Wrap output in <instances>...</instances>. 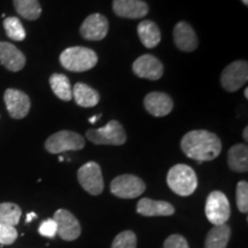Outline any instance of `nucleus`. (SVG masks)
I'll list each match as a JSON object with an SVG mask.
<instances>
[{"mask_svg":"<svg viewBox=\"0 0 248 248\" xmlns=\"http://www.w3.org/2000/svg\"><path fill=\"white\" fill-rule=\"evenodd\" d=\"M204 214L212 224H225L231 216L230 202L226 195L221 191H213L206 200Z\"/></svg>","mask_w":248,"mask_h":248,"instance_id":"423d86ee","label":"nucleus"},{"mask_svg":"<svg viewBox=\"0 0 248 248\" xmlns=\"http://www.w3.org/2000/svg\"><path fill=\"white\" fill-rule=\"evenodd\" d=\"M138 36L142 45L147 48H154L161 42V31L152 21L145 20L138 24Z\"/></svg>","mask_w":248,"mask_h":248,"instance_id":"412c9836","label":"nucleus"},{"mask_svg":"<svg viewBox=\"0 0 248 248\" xmlns=\"http://www.w3.org/2000/svg\"><path fill=\"white\" fill-rule=\"evenodd\" d=\"M146 190V185L135 175H121L110 183V192L121 199H135Z\"/></svg>","mask_w":248,"mask_h":248,"instance_id":"0eeeda50","label":"nucleus"},{"mask_svg":"<svg viewBox=\"0 0 248 248\" xmlns=\"http://www.w3.org/2000/svg\"><path fill=\"white\" fill-rule=\"evenodd\" d=\"M60 63L64 69L74 73L92 69L98 63V55L91 48L83 46L68 47L60 55Z\"/></svg>","mask_w":248,"mask_h":248,"instance_id":"f03ea898","label":"nucleus"},{"mask_svg":"<svg viewBox=\"0 0 248 248\" xmlns=\"http://www.w3.org/2000/svg\"><path fill=\"white\" fill-rule=\"evenodd\" d=\"M17 239L15 226L0 225V245H12Z\"/></svg>","mask_w":248,"mask_h":248,"instance_id":"c85d7f7f","label":"nucleus"},{"mask_svg":"<svg viewBox=\"0 0 248 248\" xmlns=\"http://www.w3.org/2000/svg\"><path fill=\"white\" fill-rule=\"evenodd\" d=\"M167 184L176 194L188 197L197 190L198 177L191 167L179 163L170 168L167 175Z\"/></svg>","mask_w":248,"mask_h":248,"instance_id":"7ed1b4c3","label":"nucleus"},{"mask_svg":"<svg viewBox=\"0 0 248 248\" xmlns=\"http://www.w3.org/2000/svg\"><path fill=\"white\" fill-rule=\"evenodd\" d=\"M241 2H243V4L246 5V6L248 5V0H241Z\"/></svg>","mask_w":248,"mask_h":248,"instance_id":"c9c22d12","label":"nucleus"},{"mask_svg":"<svg viewBox=\"0 0 248 248\" xmlns=\"http://www.w3.org/2000/svg\"><path fill=\"white\" fill-rule=\"evenodd\" d=\"M248 80V63L245 60L232 62L224 68L221 76V84L228 92H235L243 88Z\"/></svg>","mask_w":248,"mask_h":248,"instance_id":"1a4fd4ad","label":"nucleus"},{"mask_svg":"<svg viewBox=\"0 0 248 248\" xmlns=\"http://www.w3.org/2000/svg\"><path fill=\"white\" fill-rule=\"evenodd\" d=\"M231 237V228L228 224L214 225L206 237L204 248H226Z\"/></svg>","mask_w":248,"mask_h":248,"instance_id":"4be33fe9","label":"nucleus"},{"mask_svg":"<svg viewBox=\"0 0 248 248\" xmlns=\"http://www.w3.org/2000/svg\"><path fill=\"white\" fill-rule=\"evenodd\" d=\"M0 63L6 69L16 73L26 66V57L12 43L0 42Z\"/></svg>","mask_w":248,"mask_h":248,"instance_id":"dca6fc26","label":"nucleus"},{"mask_svg":"<svg viewBox=\"0 0 248 248\" xmlns=\"http://www.w3.org/2000/svg\"><path fill=\"white\" fill-rule=\"evenodd\" d=\"M145 108L151 115L163 117L171 113L173 108L172 99L163 92H151L144 99Z\"/></svg>","mask_w":248,"mask_h":248,"instance_id":"2eb2a0df","label":"nucleus"},{"mask_svg":"<svg viewBox=\"0 0 248 248\" xmlns=\"http://www.w3.org/2000/svg\"><path fill=\"white\" fill-rule=\"evenodd\" d=\"M132 70L140 78L157 80L163 75V64L154 55L144 54L133 62Z\"/></svg>","mask_w":248,"mask_h":248,"instance_id":"f8f14e48","label":"nucleus"},{"mask_svg":"<svg viewBox=\"0 0 248 248\" xmlns=\"http://www.w3.org/2000/svg\"><path fill=\"white\" fill-rule=\"evenodd\" d=\"M49 85L54 94L61 100L69 101L73 99V88L70 80L63 74H53L49 77Z\"/></svg>","mask_w":248,"mask_h":248,"instance_id":"5701e85b","label":"nucleus"},{"mask_svg":"<svg viewBox=\"0 0 248 248\" xmlns=\"http://www.w3.org/2000/svg\"><path fill=\"white\" fill-rule=\"evenodd\" d=\"M228 163L232 171L247 172L248 147L246 144H235L228 152Z\"/></svg>","mask_w":248,"mask_h":248,"instance_id":"6ab92c4d","label":"nucleus"},{"mask_svg":"<svg viewBox=\"0 0 248 248\" xmlns=\"http://www.w3.org/2000/svg\"><path fill=\"white\" fill-rule=\"evenodd\" d=\"M245 98H248V89H245Z\"/></svg>","mask_w":248,"mask_h":248,"instance_id":"f704fd0d","label":"nucleus"},{"mask_svg":"<svg viewBox=\"0 0 248 248\" xmlns=\"http://www.w3.org/2000/svg\"><path fill=\"white\" fill-rule=\"evenodd\" d=\"M137 213L142 216H170L175 214V207L167 201L152 200L150 198H142L137 204Z\"/></svg>","mask_w":248,"mask_h":248,"instance_id":"a211bd4d","label":"nucleus"},{"mask_svg":"<svg viewBox=\"0 0 248 248\" xmlns=\"http://www.w3.org/2000/svg\"><path fill=\"white\" fill-rule=\"evenodd\" d=\"M113 11L117 16L136 20L146 16L150 8L142 0H114Z\"/></svg>","mask_w":248,"mask_h":248,"instance_id":"4468645a","label":"nucleus"},{"mask_svg":"<svg viewBox=\"0 0 248 248\" xmlns=\"http://www.w3.org/2000/svg\"><path fill=\"white\" fill-rule=\"evenodd\" d=\"M4 28L7 36L15 42H22L26 38V30L23 24L17 17H6L4 20Z\"/></svg>","mask_w":248,"mask_h":248,"instance_id":"a878e982","label":"nucleus"},{"mask_svg":"<svg viewBox=\"0 0 248 248\" xmlns=\"http://www.w3.org/2000/svg\"><path fill=\"white\" fill-rule=\"evenodd\" d=\"M59 161H63V157H62V156H59Z\"/></svg>","mask_w":248,"mask_h":248,"instance_id":"e433bc0d","label":"nucleus"},{"mask_svg":"<svg viewBox=\"0 0 248 248\" xmlns=\"http://www.w3.org/2000/svg\"><path fill=\"white\" fill-rule=\"evenodd\" d=\"M77 178L80 186L91 195H99L104 191V177L100 166L97 162L83 164L77 171Z\"/></svg>","mask_w":248,"mask_h":248,"instance_id":"6e6552de","label":"nucleus"},{"mask_svg":"<svg viewBox=\"0 0 248 248\" xmlns=\"http://www.w3.org/2000/svg\"><path fill=\"white\" fill-rule=\"evenodd\" d=\"M36 217H37V215H36L35 213H29V214H28V215H27L26 222H27V223H30L31 221H32L33 218H36Z\"/></svg>","mask_w":248,"mask_h":248,"instance_id":"2f4dec72","label":"nucleus"},{"mask_svg":"<svg viewBox=\"0 0 248 248\" xmlns=\"http://www.w3.org/2000/svg\"><path fill=\"white\" fill-rule=\"evenodd\" d=\"M100 117H101V115H95V116H93V117H91V119L89 120V122H90V123L97 122L98 120H100Z\"/></svg>","mask_w":248,"mask_h":248,"instance_id":"473e14b6","label":"nucleus"},{"mask_svg":"<svg viewBox=\"0 0 248 248\" xmlns=\"http://www.w3.org/2000/svg\"><path fill=\"white\" fill-rule=\"evenodd\" d=\"M137 237L132 231H123L113 240L111 248H136Z\"/></svg>","mask_w":248,"mask_h":248,"instance_id":"bb28decb","label":"nucleus"},{"mask_svg":"<svg viewBox=\"0 0 248 248\" xmlns=\"http://www.w3.org/2000/svg\"><path fill=\"white\" fill-rule=\"evenodd\" d=\"M4 100L9 115L13 119H24L29 113L31 107L30 98L20 90L7 89L5 91Z\"/></svg>","mask_w":248,"mask_h":248,"instance_id":"9b49d317","label":"nucleus"},{"mask_svg":"<svg viewBox=\"0 0 248 248\" xmlns=\"http://www.w3.org/2000/svg\"><path fill=\"white\" fill-rule=\"evenodd\" d=\"M79 32L86 40H101L108 33V20L102 14L89 15L80 26Z\"/></svg>","mask_w":248,"mask_h":248,"instance_id":"ddd939ff","label":"nucleus"},{"mask_svg":"<svg viewBox=\"0 0 248 248\" xmlns=\"http://www.w3.org/2000/svg\"><path fill=\"white\" fill-rule=\"evenodd\" d=\"M243 137L245 140H248V126H246V128L244 129V132H243Z\"/></svg>","mask_w":248,"mask_h":248,"instance_id":"72a5a7b5","label":"nucleus"},{"mask_svg":"<svg viewBox=\"0 0 248 248\" xmlns=\"http://www.w3.org/2000/svg\"><path fill=\"white\" fill-rule=\"evenodd\" d=\"M181 147L186 156L202 163L218 156L222 151V141L215 133L207 130H193L184 135Z\"/></svg>","mask_w":248,"mask_h":248,"instance_id":"f257e3e1","label":"nucleus"},{"mask_svg":"<svg viewBox=\"0 0 248 248\" xmlns=\"http://www.w3.org/2000/svg\"><path fill=\"white\" fill-rule=\"evenodd\" d=\"M173 40L178 49L183 52H193L198 47V37L191 24L187 22H178L173 29Z\"/></svg>","mask_w":248,"mask_h":248,"instance_id":"f3484780","label":"nucleus"},{"mask_svg":"<svg viewBox=\"0 0 248 248\" xmlns=\"http://www.w3.org/2000/svg\"><path fill=\"white\" fill-rule=\"evenodd\" d=\"M85 146V140L79 133L68 130H62L51 137L45 142V148L51 154H60L68 151H79Z\"/></svg>","mask_w":248,"mask_h":248,"instance_id":"39448f33","label":"nucleus"},{"mask_svg":"<svg viewBox=\"0 0 248 248\" xmlns=\"http://www.w3.org/2000/svg\"><path fill=\"white\" fill-rule=\"evenodd\" d=\"M86 137L95 145H113L120 146L126 141V133L119 121H110L104 128L90 129L86 131Z\"/></svg>","mask_w":248,"mask_h":248,"instance_id":"20e7f679","label":"nucleus"},{"mask_svg":"<svg viewBox=\"0 0 248 248\" xmlns=\"http://www.w3.org/2000/svg\"><path fill=\"white\" fill-rule=\"evenodd\" d=\"M235 201L237 207L240 213L246 214L248 210V184L247 182L241 181L237 185V192H235Z\"/></svg>","mask_w":248,"mask_h":248,"instance_id":"cd10ccee","label":"nucleus"},{"mask_svg":"<svg viewBox=\"0 0 248 248\" xmlns=\"http://www.w3.org/2000/svg\"><path fill=\"white\" fill-rule=\"evenodd\" d=\"M14 7L21 16L29 21H35L42 14L38 0H13Z\"/></svg>","mask_w":248,"mask_h":248,"instance_id":"b1692460","label":"nucleus"},{"mask_svg":"<svg viewBox=\"0 0 248 248\" xmlns=\"http://www.w3.org/2000/svg\"><path fill=\"white\" fill-rule=\"evenodd\" d=\"M73 99L80 107H94L97 106L100 95L98 91L84 83H77L73 88Z\"/></svg>","mask_w":248,"mask_h":248,"instance_id":"aec40b11","label":"nucleus"},{"mask_svg":"<svg viewBox=\"0 0 248 248\" xmlns=\"http://www.w3.org/2000/svg\"><path fill=\"white\" fill-rule=\"evenodd\" d=\"M21 215H22V210L16 203H0V225H17L21 219Z\"/></svg>","mask_w":248,"mask_h":248,"instance_id":"393cba45","label":"nucleus"},{"mask_svg":"<svg viewBox=\"0 0 248 248\" xmlns=\"http://www.w3.org/2000/svg\"><path fill=\"white\" fill-rule=\"evenodd\" d=\"M38 232L40 235L46 238H54L58 234V226L57 223L53 218L45 219L44 222H42V224L39 225Z\"/></svg>","mask_w":248,"mask_h":248,"instance_id":"c756f323","label":"nucleus"},{"mask_svg":"<svg viewBox=\"0 0 248 248\" xmlns=\"http://www.w3.org/2000/svg\"><path fill=\"white\" fill-rule=\"evenodd\" d=\"M163 248H190L187 241L181 234H172L167 238L163 244Z\"/></svg>","mask_w":248,"mask_h":248,"instance_id":"7c9ffc66","label":"nucleus"},{"mask_svg":"<svg viewBox=\"0 0 248 248\" xmlns=\"http://www.w3.org/2000/svg\"><path fill=\"white\" fill-rule=\"evenodd\" d=\"M53 219L57 223L58 234L66 241L76 240L80 235V224L78 219L67 209H58Z\"/></svg>","mask_w":248,"mask_h":248,"instance_id":"9d476101","label":"nucleus"}]
</instances>
